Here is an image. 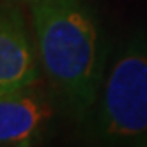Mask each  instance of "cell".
Segmentation results:
<instances>
[{
	"instance_id": "obj_1",
	"label": "cell",
	"mask_w": 147,
	"mask_h": 147,
	"mask_svg": "<svg viewBox=\"0 0 147 147\" xmlns=\"http://www.w3.org/2000/svg\"><path fill=\"white\" fill-rule=\"evenodd\" d=\"M28 7L41 71L62 108L87 119L107 64L92 7L85 0H36Z\"/></svg>"
},
{
	"instance_id": "obj_2",
	"label": "cell",
	"mask_w": 147,
	"mask_h": 147,
	"mask_svg": "<svg viewBox=\"0 0 147 147\" xmlns=\"http://www.w3.org/2000/svg\"><path fill=\"white\" fill-rule=\"evenodd\" d=\"M90 136L105 144L147 142V43L131 39L119 46L87 115Z\"/></svg>"
},
{
	"instance_id": "obj_3",
	"label": "cell",
	"mask_w": 147,
	"mask_h": 147,
	"mask_svg": "<svg viewBox=\"0 0 147 147\" xmlns=\"http://www.w3.org/2000/svg\"><path fill=\"white\" fill-rule=\"evenodd\" d=\"M55 105H60L55 94L37 83L0 94V145L27 147L45 140L57 115Z\"/></svg>"
},
{
	"instance_id": "obj_4",
	"label": "cell",
	"mask_w": 147,
	"mask_h": 147,
	"mask_svg": "<svg viewBox=\"0 0 147 147\" xmlns=\"http://www.w3.org/2000/svg\"><path fill=\"white\" fill-rule=\"evenodd\" d=\"M39 59L25 20L11 2H0V94L39 82Z\"/></svg>"
},
{
	"instance_id": "obj_5",
	"label": "cell",
	"mask_w": 147,
	"mask_h": 147,
	"mask_svg": "<svg viewBox=\"0 0 147 147\" xmlns=\"http://www.w3.org/2000/svg\"><path fill=\"white\" fill-rule=\"evenodd\" d=\"M5 2H22V4H32L36 0H5Z\"/></svg>"
}]
</instances>
